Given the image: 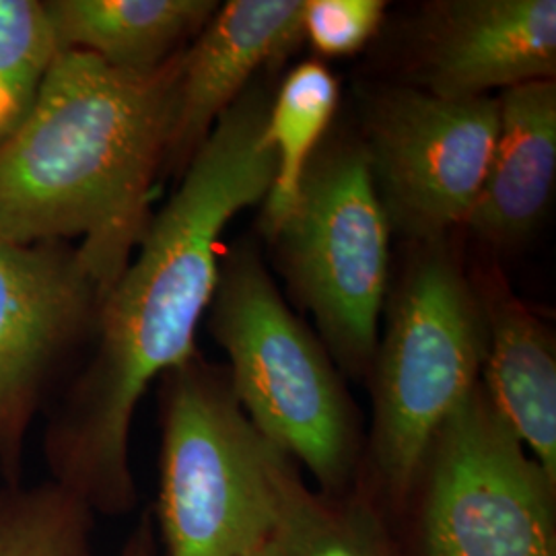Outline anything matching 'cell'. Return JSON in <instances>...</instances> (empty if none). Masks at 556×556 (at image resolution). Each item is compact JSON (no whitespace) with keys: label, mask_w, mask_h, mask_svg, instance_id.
Listing matches in <instances>:
<instances>
[{"label":"cell","mask_w":556,"mask_h":556,"mask_svg":"<svg viewBox=\"0 0 556 556\" xmlns=\"http://www.w3.org/2000/svg\"><path fill=\"white\" fill-rule=\"evenodd\" d=\"M268 105L254 87L223 114L101 301L87 355L43 415L48 478L93 514L122 516L137 505L132 420L151 383L199 353L194 340L219 282L223 231L273 186Z\"/></svg>","instance_id":"1"},{"label":"cell","mask_w":556,"mask_h":556,"mask_svg":"<svg viewBox=\"0 0 556 556\" xmlns=\"http://www.w3.org/2000/svg\"><path fill=\"white\" fill-rule=\"evenodd\" d=\"M184 52L147 75L60 52L31 114L0 147L2 238L75 243L110 293L155 215Z\"/></svg>","instance_id":"2"},{"label":"cell","mask_w":556,"mask_h":556,"mask_svg":"<svg viewBox=\"0 0 556 556\" xmlns=\"http://www.w3.org/2000/svg\"><path fill=\"white\" fill-rule=\"evenodd\" d=\"M208 309L245 417L278 452L301 462L324 493L342 489L357 456L351 402L326 349L282 301L254 250L220 258Z\"/></svg>","instance_id":"3"},{"label":"cell","mask_w":556,"mask_h":556,"mask_svg":"<svg viewBox=\"0 0 556 556\" xmlns=\"http://www.w3.org/2000/svg\"><path fill=\"white\" fill-rule=\"evenodd\" d=\"M163 556H248L275 534L273 462L225 371L199 353L160 379Z\"/></svg>","instance_id":"4"},{"label":"cell","mask_w":556,"mask_h":556,"mask_svg":"<svg viewBox=\"0 0 556 556\" xmlns=\"http://www.w3.org/2000/svg\"><path fill=\"white\" fill-rule=\"evenodd\" d=\"M486 326L445 239L418 243L376 353L374 459L394 497L418 482L439 429L480 383Z\"/></svg>","instance_id":"5"},{"label":"cell","mask_w":556,"mask_h":556,"mask_svg":"<svg viewBox=\"0 0 556 556\" xmlns=\"http://www.w3.org/2000/svg\"><path fill=\"white\" fill-rule=\"evenodd\" d=\"M390 231L363 144L342 140L316 153L293 213L270 238L299 301L353 374L365 371L378 353Z\"/></svg>","instance_id":"6"},{"label":"cell","mask_w":556,"mask_h":556,"mask_svg":"<svg viewBox=\"0 0 556 556\" xmlns=\"http://www.w3.org/2000/svg\"><path fill=\"white\" fill-rule=\"evenodd\" d=\"M418 480V556H556V482L482 383L439 429Z\"/></svg>","instance_id":"7"},{"label":"cell","mask_w":556,"mask_h":556,"mask_svg":"<svg viewBox=\"0 0 556 556\" xmlns=\"http://www.w3.org/2000/svg\"><path fill=\"white\" fill-rule=\"evenodd\" d=\"M103 295L75 243L0 236V478L23 480L25 443L87 355Z\"/></svg>","instance_id":"8"},{"label":"cell","mask_w":556,"mask_h":556,"mask_svg":"<svg viewBox=\"0 0 556 556\" xmlns=\"http://www.w3.org/2000/svg\"><path fill=\"white\" fill-rule=\"evenodd\" d=\"M365 124L363 149L392 229L431 243L468 223L497 140V98L383 89L369 101Z\"/></svg>","instance_id":"9"},{"label":"cell","mask_w":556,"mask_h":556,"mask_svg":"<svg viewBox=\"0 0 556 556\" xmlns=\"http://www.w3.org/2000/svg\"><path fill=\"white\" fill-rule=\"evenodd\" d=\"M417 79L443 100L491 98L556 75L555 0H445L418 36Z\"/></svg>","instance_id":"10"},{"label":"cell","mask_w":556,"mask_h":556,"mask_svg":"<svg viewBox=\"0 0 556 556\" xmlns=\"http://www.w3.org/2000/svg\"><path fill=\"white\" fill-rule=\"evenodd\" d=\"M305 0H231L186 48L165 176H181L223 114L273 60L303 41Z\"/></svg>","instance_id":"11"},{"label":"cell","mask_w":556,"mask_h":556,"mask_svg":"<svg viewBox=\"0 0 556 556\" xmlns=\"http://www.w3.org/2000/svg\"><path fill=\"white\" fill-rule=\"evenodd\" d=\"M486 353L480 383L498 415L556 482V355L546 324L509 291L498 270L475 285Z\"/></svg>","instance_id":"12"},{"label":"cell","mask_w":556,"mask_h":556,"mask_svg":"<svg viewBox=\"0 0 556 556\" xmlns=\"http://www.w3.org/2000/svg\"><path fill=\"white\" fill-rule=\"evenodd\" d=\"M498 132L468 227L493 248L528 238L556 178V83L534 80L501 93Z\"/></svg>","instance_id":"13"},{"label":"cell","mask_w":556,"mask_h":556,"mask_svg":"<svg viewBox=\"0 0 556 556\" xmlns=\"http://www.w3.org/2000/svg\"><path fill=\"white\" fill-rule=\"evenodd\" d=\"M60 52L147 75L181 54L215 15V0H43Z\"/></svg>","instance_id":"14"},{"label":"cell","mask_w":556,"mask_h":556,"mask_svg":"<svg viewBox=\"0 0 556 556\" xmlns=\"http://www.w3.org/2000/svg\"><path fill=\"white\" fill-rule=\"evenodd\" d=\"M340 87L332 71L316 62L298 64L268 105L264 139L275 155V179L264 199V231L273 238L293 213L305 172L334 118Z\"/></svg>","instance_id":"15"},{"label":"cell","mask_w":556,"mask_h":556,"mask_svg":"<svg viewBox=\"0 0 556 556\" xmlns=\"http://www.w3.org/2000/svg\"><path fill=\"white\" fill-rule=\"evenodd\" d=\"M275 542L282 556H386L371 519L309 491L298 466L277 452L273 462Z\"/></svg>","instance_id":"16"},{"label":"cell","mask_w":556,"mask_h":556,"mask_svg":"<svg viewBox=\"0 0 556 556\" xmlns=\"http://www.w3.org/2000/svg\"><path fill=\"white\" fill-rule=\"evenodd\" d=\"M93 511L50 478L0 484V556H93Z\"/></svg>","instance_id":"17"},{"label":"cell","mask_w":556,"mask_h":556,"mask_svg":"<svg viewBox=\"0 0 556 556\" xmlns=\"http://www.w3.org/2000/svg\"><path fill=\"white\" fill-rule=\"evenodd\" d=\"M59 54L43 0H0V147L31 114Z\"/></svg>","instance_id":"18"},{"label":"cell","mask_w":556,"mask_h":556,"mask_svg":"<svg viewBox=\"0 0 556 556\" xmlns=\"http://www.w3.org/2000/svg\"><path fill=\"white\" fill-rule=\"evenodd\" d=\"M383 13L381 0H305L303 40L326 59L353 56L378 34Z\"/></svg>","instance_id":"19"},{"label":"cell","mask_w":556,"mask_h":556,"mask_svg":"<svg viewBox=\"0 0 556 556\" xmlns=\"http://www.w3.org/2000/svg\"><path fill=\"white\" fill-rule=\"evenodd\" d=\"M119 556H157V538L151 517H140L139 526L124 542Z\"/></svg>","instance_id":"20"},{"label":"cell","mask_w":556,"mask_h":556,"mask_svg":"<svg viewBox=\"0 0 556 556\" xmlns=\"http://www.w3.org/2000/svg\"><path fill=\"white\" fill-rule=\"evenodd\" d=\"M248 556H282L280 555V551H278L277 542H275V538L270 540V542H266L264 546H260L258 551H254L252 555Z\"/></svg>","instance_id":"21"}]
</instances>
